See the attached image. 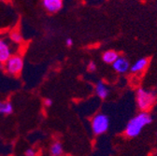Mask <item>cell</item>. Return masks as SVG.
Segmentation results:
<instances>
[{
	"label": "cell",
	"instance_id": "obj_14",
	"mask_svg": "<svg viewBox=\"0 0 157 156\" xmlns=\"http://www.w3.org/2000/svg\"><path fill=\"white\" fill-rule=\"evenodd\" d=\"M96 69V66L94 62H90L89 65H88V70L91 71V72H94V70Z\"/></svg>",
	"mask_w": 157,
	"mask_h": 156
},
{
	"label": "cell",
	"instance_id": "obj_15",
	"mask_svg": "<svg viewBox=\"0 0 157 156\" xmlns=\"http://www.w3.org/2000/svg\"><path fill=\"white\" fill-rule=\"evenodd\" d=\"M25 154L26 156H34V155H36V152L32 149H28V150H26V151H25Z\"/></svg>",
	"mask_w": 157,
	"mask_h": 156
},
{
	"label": "cell",
	"instance_id": "obj_2",
	"mask_svg": "<svg viewBox=\"0 0 157 156\" xmlns=\"http://www.w3.org/2000/svg\"><path fill=\"white\" fill-rule=\"evenodd\" d=\"M156 100L155 94L151 91H146L144 89H139L136 92V104L139 108L146 111L150 109Z\"/></svg>",
	"mask_w": 157,
	"mask_h": 156
},
{
	"label": "cell",
	"instance_id": "obj_11",
	"mask_svg": "<svg viewBox=\"0 0 157 156\" xmlns=\"http://www.w3.org/2000/svg\"><path fill=\"white\" fill-rule=\"evenodd\" d=\"M51 154L53 156H59L63 153V147L60 142H55L52 147H51Z\"/></svg>",
	"mask_w": 157,
	"mask_h": 156
},
{
	"label": "cell",
	"instance_id": "obj_3",
	"mask_svg": "<svg viewBox=\"0 0 157 156\" xmlns=\"http://www.w3.org/2000/svg\"><path fill=\"white\" fill-rule=\"evenodd\" d=\"M6 71L10 75H19L24 68V60L20 55H11L4 63Z\"/></svg>",
	"mask_w": 157,
	"mask_h": 156
},
{
	"label": "cell",
	"instance_id": "obj_16",
	"mask_svg": "<svg viewBox=\"0 0 157 156\" xmlns=\"http://www.w3.org/2000/svg\"><path fill=\"white\" fill-rule=\"evenodd\" d=\"M44 105H45L46 107H51V106L52 105V100L50 99V98L45 99V100H44Z\"/></svg>",
	"mask_w": 157,
	"mask_h": 156
},
{
	"label": "cell",
	"instance_id": "obj_4",
	"mask_svg": "<svg viewBox=\"0 0 157 156\" xmlns=\"http://www.w3.org/2000/svg\"><path fill=\"white\" fill-rule=\"evenodd\" d=\"M109 126V120L105 114H97L92 121V129L94 135H101L107 132Z\"/></svg>",
	"mask_w": 157,
	"mask_h": 156
},
{
	"label": "cell",
	"instance_id": "obj_13",
	"mask_svg": "<svg viewBox=\"0 0 157 156\" xmlns=\"http://www.w3.org/2000/svg\"><path fill=\"white\" fill-rule=\"evenodd\" d=\"M10 38L15 43H21L23 41V36L17 31H14L10 34Z\"/></svg>",
	"mask_w": 157,
	"mask_h": 156
},
{
	"label": "cell",
	"instance_id": "obj_12",
	"mask_svg": "<svg viewBox=\"0 0 157 156\" xmlns=\"http://www.w3.org/2000/svg\"><path fill=\"white\" fill-rule=\"evenodd\" d=\"M13 112V107L10 103L0 102V113L3 114H11Z\"/></svg>",
	"mask_w": 157,
	"mask_h": 156
},
{
	"label": "cell",
	"instance_id": "obj_7",
	"mask_svg": "<svg viewBox=\"0 0 157 156\" xmlns=\"http://www.w3.org/2000/svg\"><path fill=\"white\" fill-rule=\"evenodd\" d=\"M62 0H43V6L49 12H57L62 9Z\"/></svg>",
	"mask_w": 157,
	"mask_h": 156
},
{
	"label": "cell",
	"instance_id": "obj_6",
	"mask_svg": "<svg viewBox=\"0 0 157 156\" xmlns=\"http://www.w3.org/2000/svg\"><path fill=\"white\" fill-rule=\"evenodd\" d=\"M11 56V50L9 44L0 38V63H5Z\"/></svg>",
	"mask_w": 157,
	"mask_h": 156
},
{
	"label": "cell",
	"instance_id": "obj_5",
	"mask_svg": "<svg viewBox=\"0 0 157 156\" xmlns=\"http://www.w3.org/2000/svg\"><path fill=\"white\" fill-rule=\"evenodd\" d=\"M112 67L118 73H125L128 69H130L129 62L124 57H118L117 60L112 64Z\"/></svg>",
	"mask_w": 157,
	"mask_h": 156
},
{
	"label": "cell",
	"instance_id": "obj_17",
	"mask_svg": "<svg viewBox=\"0 0 157 156\" xmlns=\"http://www.w3.org/2000/svg\"><path fill=\"white\" fill-rule=\"evenodd\" d=\"M66 44L67 47H71L73 45V40H71V38H67V40H66Z\"/></svg>",
	"mask_w": 157,
	"mask_h": 156
},
{
	"label": "cell",
	"instance_id": "obj_10",
	"mask_svg": "<svg viewBox=\"0 0 157 156\" xmlns=\"http://www.w3.org/2000/svg\"><path fill=\"white\" fill-rule=\"evenodd\" d=\"M119 57L118 56V53L114 51H108L106 52H104L103 54V61L107 64H113L116 60L117 58Z\"/></svg>",
	"mask_w": 157,
	"mask_h": 156
},
{
	"label": "cell",
	"instance_id": "obj_8",
	"mask_svg": "<svg viewBox=\"0 0 157 156\" xmlns=\"http://www.w3.org/2000/svg\"><path fill=\"white\" fill-rule=\"evenodd\" d=\"M95 93L98 95V97H100L101 99H105L108 97L109 91L108 87L102 82H97V84L95 86Z\"/></svg>",
	"mask_w": 157,
	"mask_h": 156
},
{
	"label": "cell",
	"instance_id": "obj_9",
	"mask_svg": "<svg viewBox=\"0 0 157 156\" xmlns=\"http://www.w3.org/2000/svg\"><path fill=\"white\" fill-rule=\"evenodd\" d=\"M148 59L146 58H141V59L137 60L131 67H130V70L133 72V73H136V72H140L142 70H144L146 68V67L148 66Z\"/></svg>",
	"mask_w": 157,
	"mask_h": 156
},
{
	"label": "cell",
	"instance_id": "obj_1",
	"mask_svg": "<svg viewBox=\"0 0 157 156\" xmlns=\"http://www.w3.org/2000/svg\"><path fill=\"white\" fill-rule=\"evenodd\" d=\"M151 123V117L150 116L149 113L143 111L135 116L133 119L129 121L125 128V134L129 138H135V136L139 135L142 131V129L146 125L150 124Z\"/></svg>",
	"mask_w": 157,
	"mask_h": 156
}]
</instances>
